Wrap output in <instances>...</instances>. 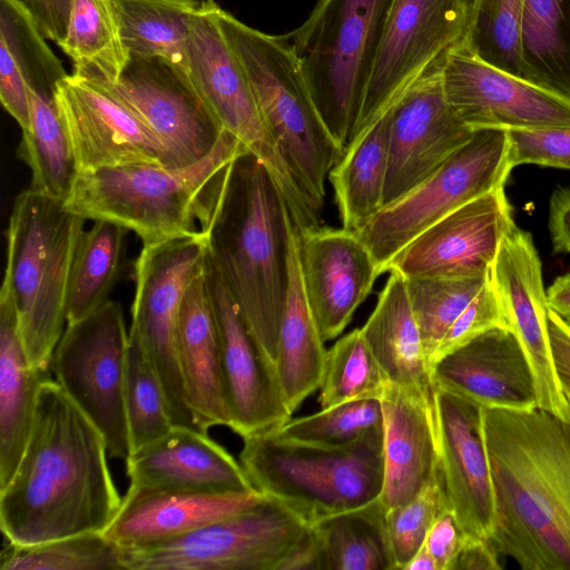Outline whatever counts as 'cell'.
<instances>
[{"label": "cell", "mask_w": 570, "mask_h": 570, "mask_svg": "<svg viewBox=\"0 0 570 570\" xmlns=\"http://www.w3.org/2000/svg\"><path fill=\"white\" fill-rule=\"evenodd\" d=\"M264 495L129 485L104 533L119 547L174 538L243 511Z\"/></svg>", "instance_id": "obj_26"}, {"label": "cell", "mask_w": 570, "mask_h": 570, "mask_svg": "<svg viewBox=\"0 0 570 570\" xmlns=\"http://www.w3.org/2000/svg\"><path fill=\"white\" fill-rule=\"evenodd\" d=\"M508 145L505 130H474L471 139L430 177L382 207L355 232L381 274L422 232L466 203L505 185L512 171Z\"/></svg>", "instance_id": "obj_11"}, {"label": "cell", "mask_w": 570, "mask_h": 570, "mask_svg": "<svg viewBox=\"0 0 570 570\" xmlns=\"http://www.w3.org/2000/svg\"><path fill=\"white\" fill-rule=\"evenodd\" d=\"M206 254V237L200 229L142 244L135 264L129 330V335L139 341L161 382L174 425L197 430L202 429L185 391L176 335L185 293L193 278L203 271Z\"/></svg>", "instance_id": "obj_12"}, {"label": "cell", "mask_w": 570, "mask_h": 570, "mask_svg": "<svg viewBox=\"0 0 570 570\" xmlns=\"http://www.w3.org/2000/svg\"><path fill=\"white\" fill-rule=\"evenodd\" d=\"M1 570H125L120 547L104 532H86L32 546L8 543Z\"/></svg>", "instance_id": "obj_42"}, {"label": "cell", "mask_w": 570, "mask_h": 570, "mask_svg": "<svg viewBox=\"0 0 570 570\" xmlns=\"http://www.w3.org/2000/svg\"><path fill=\"white\" fill-rule=\"evenodd\" d=\"M220 7L200 0L189 23L188 73L224 130L267 168L298 230L321 225V212L298 185L271 136L247 76L220 27Z\"/></svg>", "instance_id": "obj_9"}, {"label": "cell", "mask_w": 570, "mask_h": 570, "mask_svg": "<svg viewBox=\"0 0 570 570\" xmlns=\"http://www.w3.org/2000/svg\"><path fill=\"white\" fill-rule=\"evenodd\" d=\"M444 57L435 61L389 110L383 207L430 177L474 134L446 101L442 83Z\"/></svg>", "instance_id": "obj_18"}, {"label": "cell", "mask_w": 570, "mask_h": 570, "mask_svg": "<svg viewBox=\"0 0 570 570\" xmlns=\"http://www.w3.org/2000/svg\"><path fill=\"white\" fill-rule=\"evenodd\" d=\"M128 342L121 306L109 299L67 323L50 364L56 382L104 435L109 458L124 461L132 452L125 405Z\"/></svg>", "instance_id": "obj_13"}, {"label": "cell", "mask_w": 570, "mask_h": 570, "mask_svg": "<svg viewBox=\"0 0 570 570\" xmlns=\"http://www.w3.org/2000/svg\"><path fill=\"white\" fill-rule=\"evenodd\" d=\"M383 425L381 400L368 399L342 403L311 415L289 419L277 435L325 446H347L373 429Z\"/></svg>", "instance_id": "obj_45"}, {"label": "cell", "mask_w": 570, "mask_h": 570, "mask_svg": "<svg viewBox=\"0 0 570 570\" xmlns=\"http://www.w3.org/2000/svg\"><path fill=\"white\" fill-rule=\"evenodd\" d=\"M435 386L482 407L524 411L538 407L529 361L508 327L491 328L439 360Z\"/></svg>", "instance_id": "obj_24"}, {"label": "cell", "mask_w": 570, "mask_h": 570, "mask_svg": "<svg viewBox=\"0 0 570 570\" xmlns=\"http://www.w3.org/2000/svg\"><path fill=\"white\" fill-rule=\"evenodd\" d=\"M200 0H112L129 57L161 58L188 72L187 41Z\"/></svg>", "instance_id": "obj_36"}, {"label": "cell", "mask_w": 570, "mask_h": 570, "mask_svg": "<svg viewBox=\"0 0 570 570\" xmlns=\"http://www.w3.org/2000/svg\"><path fill=\"white\" fill-rule=\"evenodd\" d=\"M519 43L534 82L570 101V0H523Z\"/></svg>", "instance_id": "obj_37"}, {"label": "cell", "mask_w": 570, "mask_h": 570, "mask_svg": "<svg viewBox=\"0 0 570 570\" xmlns=\"http://www.w3.org/2000/svg\"><path fill=\"white\" fill-rule=\"evenodd\" d=\"M278 570H323L320 546L311 525Z\"/></svg>", "instance_id": "obj_54"}, {"label": "cell", "mask_w": 570, "mask_h": 570, "mask_svg": "<svg viewBox=\"0 0 570 570\" xmlns=\"http://www.w3.org/2000/svg\"><path fill=\"white\" fill-rule=\"evenodd\" d=\"M309 524L264 495L252 507L199 529L120 547L125 570H278Z\"/></svg>", "instance_id": "obj_10"}, {"label": "cell", "mask_w": 570, "mask_h": 570, "mask_svg": "<svg viewBox=\"0 0 570 570\" xmlns=\"http://www.w3.org/2000/svg\"><path fill=\"white\" fill-rule=\"evenodd\" d=\"M548 328L557 375L570 401V327L549 308Z\"/></svg>", "instance_id": "obj_52"}, {"label": "cell", "mask_w": 570, "mask_h": 570, "mask_svg": "<svg viewBox=\"0 0 570 570\" xmlns=\"http://www.w3.org/2000/svg\"><path fill=\"white\" fill-rule=\"evenodd\" d=\"M132 487L205 492L257 491L240 462L207 432L174 425L126 460Z\"/></svg>", "instance_id": "obj_25"}, {"label": "cell", "mask_w": 570, "mask_h": 570, "mask_svg": "<svg viewBox=\"0 0 570 570\" xmlns=\"http://www.w3.org/2000/svg\"><path fill=\"white\" fill-rule=\"evenodd\" d=\"M245 151L235 135L223 130L214 148L188 166L140 164L81 173L65 205L85 219L118 224L142 244L194 233L224 170Z\"/></svg>", "instance_id": "obj_4"}, {"label": "cell", "mask_w": 570, "mask_h": 570, "mask_svg": "<svg viewBox=\"0 0 570 570\" xmlns=\"http://www.w3.org/2000/svg\"><path fill=\"white\" fill-rule=\"evenodd\" d=\"M494 493L490 541L523 570H570V423L540 407H483Z\"/></svg>", "instance_id": "obj_2"}, {"label": "cell", "mask_w": 570, "mask_h": 570, "mask_svg": "<svg viewBox=\"0 0 570 570\" xmlns=\"http://www.w3.org/2000/svg\"><path fill=\"white\" fill-rule=\"evenodd\" d=\"M570 402V401H569Z\"/></svg>", "instance_id": "obj_57"}, {"label": "cell", "mask_w": 570, "mask_h": 570, "mask_svg": "<svg viewBox=\"0 0 570 570\" xmlns=\"http://www.w3.org/2000/svg\"><path fill=\"white\" fill-rule=\"evenodd\" d=\"M465 538L454 513L449 507L445 508L431 525L424 541L438 570H453Z\"/></svg>", "instance_id": "obj_49"}, {"label": "cell", "mask_w": 570, "mask_h": 570, "mask_svg": "<svg viewBox=\"0 0 570 570\" xmlns=\"http://www.w3.org/2000/svg\"><path fill=\"white\" fill-rule=\"evenodd\" d=\"M51 370L33 366L21 338L11 291L0 293V490L21 460L32 429L39 391Z\"/></svg>", "instance_id": "obj_29"}, {"label": "cell", "mask_w": 570, "mask_h": 570, "mask_svg": "<svg viewBox=\"0 0 570 570\" xmlns=\"http://www.w3.org/2000/svg\"><path fill=\"white\" fill-rule=\"evenodd\" d=\"M389 384L361 328H355L326 352L318 403L326 409L351 401L381 400Z\"/></svg>", "instance_id": "obj_41"}, {"label": "cell", "mask_w": 570, "mask_h": 570, "mask_svg": "<svg viewBox=\"0 0 570 570\" xmlns=\"http://www.w3.org/2000/svg\"><path fill=\"white\" fill-rule=\"evenodd\" d=\"M383 413V488L385 510L412 500L438 470L434 400L389 384L381 399Z\"/></svg>", "instance_id": "obj_27"}, {"label": "cell", "mask_w": 570, "mask_h": 570, "mask_svg": "<svg viewBox=\"0 0 570 570\" xmlns=\"http://www.w3.org/2000/svg\"><path fill=\"white\" fill-rule=\"evenodd\" d=\"M465 28L464 0H392L348 144L366 132L459 43Z\"/></svg>", "instance_id": "obj_14"}, {"label": "cell", "mask_w": 570, "mask_h": 570, "mask_svg": "<svg viewBox=\"0 0 570 570\" xmlns=\"http://www.w3.org/2000/svg\"><path fill=\"white\" fill-rule=\"evenodd\" d=\"M508 164L570 169V127L508 130Z\"/></svg>", "instance_id": "obj_48"}, {"label": "cell", "mask_w": 570, "mask_h": 570, "mask_svg": "<svg viewBox=\"0 0 570 570\" xmlns=\"http://www.w3.org/2000/svg\"><path fill=\"white\" fill-rule=\"evenodd\" d=\"M379 498L309 524L323 570H397Z\"/></svg>", "instance_id": "obj_34"}, {"label": "cell", "mask_w": 570, "mask_h": 570, "mask_svg": "<svg viewBox=\"0 0 570 570\" xmlns=\"http://www.w3.org/2000/svg\"><path fill=\"white\" fill-rule=\"evenodd\" d=\"M392 0H320L308 19L286 36L301 59L314 105L345 150Z\"/></svg>", "instance_id": "obj_8"}, {"label": "cell", "mask_w": 570, "mask_h": 570, "mask_svg": "<svg viewBox=\"0 0 570 570\" xmlns=\"http://www.w3.org/2000/svg\"><path fill=\"white\" fill-rule=\"evenodd\" d=\"M109 86L159 140L168 167L200 160L224 130L189 73L165 59L129 57Z\"/></svg>", "instance_id": "obj_15"}, {"label": "cell", "mask_w": 570, "mask_h": 570, "mask_svg": "<svg viewBox=\"0 0 570 570\" xmlns=\"http://www.w3.org/2000/svg\"><path fill=\"white\" fill-rule=\"evenodd\" d=\"M548 226L553 253L570 254V186L552 191Z\"/></svg>", "instance_id": "obj_51"}, {"label": "cell", "mask_w": 570, "mask_h": 570, "mask_svg": "<svg viewBox=\"0 0 570 570\" xmlns=\"http://www.w3.org/2000/svg\"><path fill=\"white\" fill-rule=\"evenodd\" d=\"M42 36L59 46L66 37L72 0H24Z\"/></svg>", "instance_id": "obj_50"}, {"label": "cell", "mask_w": 570, "mask_h": 570, "mask_svg": "<svg viewBox=\"0 0 570 570\" xmlns=\"http://www.w3.org/2000/svg\"><path fill=\"white\" fill-rule=\"evenodd\" d=\"M55 98L79 174L140 164L168 167L159 140L108 83L72 72L58 83Z\"/></svg>", "instance_id": "obj_19"}, {"label": "cell", "mask_w": 570, "mask_h": 570, "mask_svg": "<svg viewBox=\"0 0 570 570\" xmlns=\"http://www.w3.org/2000/svg\"><path fill=\"white\" fill-rule=\"evenodd\" d=\"M439 472L450 510L466 537L490 540L495 505L483 436V407L434 385Z\"/></svg>", "instance_id": "obj_22"}, {"label": "cell", "mask_w": 570, "mask_h": 570, "mask_svg": "<svg viewBox=\"0 0 570 570\" xmlns=\"http://www.w3.org/2000/svg\"><path fill=\"white\" fill-rule=\"evenodd\" d=\"M128 232L107 220H95L90 229L83 230L71 266L67 323L90 315L109 301L122 266Z\"/></svg>", "instance_id": "obj_39"}, {"label": "cell", "mask_w": 570, "mask_h": 570, "mask_svg": "<svg viewBox=\"0 0 570 570\" xmlns=\"http://www.w3.org/2000/svg\"><path fill=\"white\" fill-rule=\"evenodd\" d=\"M448 507L438 465L434 475L412 500L386 510L387 534L397 570L405 569L438 515Z\"/></svg>", "instance_id": "obj_46"}, {"label": "cell", "mask_w": 570, "mask_h": 570, "mask_svg": "<svg viewBox=\"0 0 570 570\" xmlns=\"http://www.w3.org/2000/svg\"><path fill=\"white\" fill-rule=\"evenodd\" d=\"M490 281L507 326L517 336L529 361L538 407L570 423V402L552 357L541 261L529 232L515 224L507 232L490 268Z\"/></svg>", "instance_id": "obj_17"}, {"label": "cell", "mask_w": 570, "mask_h": 570, "mask_svg": "<svg viewBox=\"0 0 570 570\" xmlns=\"http://www.w3.org/2000/svg\"><path fill=\"white\" fill-rule=\"evenodd\" d=\"M404 570H438V566L423 543Z\"/></svg>", "instance_id": "obj_56"}, {"label": "cell", "mask_w": 570, "mask_h": 570, "mask_svg": "<svg viewBox=\"0 0 570 570\" xmlns=\"http://www.w3.org/2000/svg\"><path fill=\"white\" fill-rule=\"evenodd\" d=\"M58 47L72 60L75 73L109 85L119 80L129 60L112 0H72Z\"/></svg>", "instance_id": "obj_38"}, {"label": "cell", "mask_w": 570, "mask_h": 570, "mask_svg": "<svg viewBox=\"0 0 570 570\" xmlns=\"http://www.w3.org/2000/svg\"><path fill=\"white\" fill-rule=\"evenodd\" d=\"M362 335L390 384L434 400V384L405 278L390 271Z\"/></svg>", "instance_id": "obj_32"}, {"label": "cell", "mask_w": 570, "mask_h": 570, "mask_svg": "<svg viewBox=\"0 0 570 570\" xmlns=\"http://www.w3.org/2000/svg\"><path fill=\"white\" fill-rule=\"evenodd\" d=\"M291 220L269 171L247 150L224 170L199 223L207 258L274 367Z\"/></svg>", "instance_id": "obj_3"}, {"label": "cell", "mask_w": 570, "mask_h": 570, "mask_svg": "<svg viewBox=\"0 0 570 570\" xmlns=\"http://www.w3.org/2000/svg\"><path fill=\"white\" fill-rule=\"evenodd\" d=\"M30 125L22 130L18 156L31 171L30 188L66 202L79 169L55 95L28 88Z\"/></svg>", "instance_id": "obj_35"}, {"label": "cell", "mask_w": 570, "mask_h": 570, "mask_svg": "<svg viewBox=\"0 0 570 570\" xmlns=\"http://www.w3.org/2000/svg\"><path fill=\"white\" fill-rule=\"evenodd\" d=\"M287 261L288 283L277 334L275 371L293 414L320 387L327 352L304 293L298 233L293 220L288 228Z\"/></svg>", "instance_id": "obj_31"}, {"label": "cell", "mask_w": 570, "mask_h": 570, "mask_svg": "<svg viewBox=\"0 0 570 570\" xmlns=\"http://www.w3.org/2000/svg\"><path fill=\"white\" fill-rule=\"evenodd\" d=\"M242 439L239 462L254 488L308 524L367 504L381 494L383 425L347 446L294 441L273 430Z\"/></svg>", "instance_id": "obj_6"}, {"label": "cell", "mask_w": 570, "mask_h": 570, "mask_svg": "<svg viewBox=\"0 0 570 570\" xmlns=\"http://www.w3.org/2000/svg\"><path fill=\"white\" fill-rule=\"evenodd\" d=\"M85 218L31 188L14 200L7 228L2 284L11 291L21 338L33 366L51 370L67 323V295Z\"/></svg>", "instance_id": "obj_5"}, {"label": "cell", "mask_w": 570, "mask_h": 570, "mask_svg": "<svg viewBox=\"0 0 570 570\" xmlns=\"http://www.w3.org/2000/svg\"><path fill=\"white\" fill-rule=\"evenodd\" d=\"M390 112L351 141L328 174L342 227L357 232L383 207Z\"/></svg>", "instance_id": "obj_33"}, {"label": "cell", "mask_w": 570, "mask_h": 570, "mask_svg": "<svg viewBox=\"0 0 570 570\" xmlns=\"http://www.w3.org/2000/svg\"><path fill=\"white\" fill-rule=\"evenodd\" d=\"M499 557L490 540L466 537L453 570H500Z\"/></svg>", "instance_id": "obj_53"}, {"label": "cell", "mask_w": 570, "mask_h": 570, "mask_svg": "<svg viewBox=\"0 0 570 570\" xmlns=\"http://www.w3.org/2000/svg\"><path fill=\"white\" fill-rule=\"evenodd\" d=\"M218 18L271 136L298 185L322 213L326 178L344 149L318 115L299 57L286 36L254 29L223 8Z\"/></svg>", "instance_id": "obj_7"}, {"label": "cell", "mask_w": 570, "mask_h": 570, "mask_svg": "<svg viewBox=\"0 0 570 570\" xmlns=\"http://www.w3.org/2000/svg\"><path fill=\"white\" fill-rule=\"evenodd\" d=\"M205 265V264H204ZM176 348L189 405L202 430L230 426L216 323L204 268L190 282L179 312Z\"/></svg>", "instance_id": "obj_28"}, {"label": "cell", "mask_w": 570, "mask_h": 570, "mask_svg": "<svg viewBox=\"0 0 570 570\" xmlns=\"http://www.w3.org/2000/svg\"><path fill=\"white\" fill-rule=\"evenodd\" d=\"M204 279L219 338L229 429L242 438L278 429L292 419V412L275 367L249 331L207 254Z\"/></svg>", "instance_id": "obj_20"}, {"label": "cell", "mask_w": 570, "mask_h": 570, "mask_svg": "<svg viewBox=\"0 0 570 570\" xmlns=\"http://www.w3.org/2000/svg\"><path fill=\"white\" fill-rule=\"evenodd\" d=\"M297 233L304 293L327 342L345 330L381 272L355 232L320 226Z\"/></svg>", "instance_id": "obj_23"}, {"label": "cell", "mask_w": 570, "mask_h": 570, "mask_svg": "<svg viewBox=\"0 0 570 570\" xmlns=\"http://www.w3.org/2000/svg\"><path fill=\"white\" fill-rule=\"evenodd\" d=\"M548 305L570 327V272L558 276L547 289Z\"/></svg>", "instance_id": "obj_55"}, {"label": "cell", "mask_w": 570, "mask_h": 570, "mask_svg": "<svg viewBox=\"0 0 570 570\" xmlns=\"http://www.w3.org/2000/svg\"><path fill=\"white\" fill-rule=\"evenodd\" d=\"M489 273L473 277L405 278L429 368L443 335L481 289Z\"/></svg>", "instance_id": "obj_44"}, {"label": "cell", "mask_w": 570, "mask_h": 570, "mask_svg": "<svg viewBox=\"0 0 570 570\" xmlns=\"http://www.w3.org/2000/svg\"><path fill=\"white\" fill-rule=\"evenodd\" d=\"M464 3L466 28L462 45L489 65L537 85L520 52L523 0H464Z\"/></svg>", "instance_id": "obj_40"}, {"label": "cell", "mask_w": 570, "mask_h": 570, "mask_svg": "<svg viewBox=\"0 0 570 570\" xmlns=\"http://www.w3.org/2000/svg\"><path fill=\"white\" fill-rule=\"evenodd\" d=\"M68 76L22 0H0V99L21 130L30 125L28 88L55 95Z\"/></svg>", "instance_id": "obj_30"}, {"label": "cell", "mask_w": 570, "mask_h": 570, "mask_svg": "<svg viewBox=\"0 0 570 570\" xmlns=\"http://www.w3.org/2000/svg\"><path fill=\"white\" fill-rule=\"evenodd\" d=\"M108 456L96 425L56 381H45L21 460L0 490V527L8 543L105 532L122 502Z\"/></svg>", "instance_id": "obj_1"}, {"label": "cell", "mask_w": 570, "mask_h": 570, "mask_svg": "<svg viewBox=\"0 0 570 570\" xmlns=\"http://www.w3.org/2000/svg\"><path fill=\"white\" fill-rule=\"evenodd\" d=\"M125 405L132 452L161 438L174 426L161 382L141 344L131 335L128 342Z\"/></svg>", "instance_id": "obj_43"}, {"label": "cell", "mask_w": 570, "mask_h": 570, "mask_svg": "<svg viewBox=\"0 0 570 570\" xmlns=\"http://www.w3.org/2000/svg\"><path fill=\"white\" fill-rule=\"evenodd\" d=\"M455 116L473 130L570 127V101L475 57L460 41L442 63Z\"/></svg>", "instance_id": "obj_16"}, {"label": "cell", "mask_w": 570, "mask_h": 570, "mask_svg": "<svg viewBox=\"0 0 570 570\" xmlns=\"http://www.w3.org/2000/svg\"><path fill=\"white\" fill-rule=\"evenodd\" d=\"M498 326L508 327L489 273L481 289L443 335L431 357L430 370L446 354L465 345L482 333Z\"/></svg>", "instance_id": "obj_47"}, {"label": "cell", "mask_w": 570, "mask_h": 570, "mask_svg": "<svg viewBox=\"0 0 570 570\" xmlns=\"http://www.w3.org/2000/svg\"><path fill=\"white\" fill-rule=\"evenodd\" d=\"M504 186L450 213L407 244L390 263L404 278L473 277L490 272L514 225Z\"/></svg>", "instance_id": "obj_21"}]
</instances>
